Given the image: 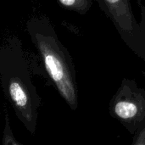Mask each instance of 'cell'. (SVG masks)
Returning a JSON list of instances; mask_svg holds the SVG:
<instances>
[{"instance_id": "6da1fadb", "label": "cell", "mask_w": 145, "mask_h": 145, "mask_svg": "<svg viewBox=\"0 0 145 145\" xmlns=\"http://www.w3.org/2000/svg\"><path fill=\"white\" fill-rule=\"evenodd\" d=\"M0 78L3 93L17 118L34 135L42 99L31 80L27 54L15 35L7 37L1 45Z\"/></svg>"}, {"instance_id": "7a4b0ae2", "label": "cell", "mask_w": 145, "mask_h": 145, "mask_svg": "<svg viewBox=\"0 0 145 145\" xmlns=\"http://www.w3.org/2000/svg\"><path fill=\"white\" fill-rule=\"evenodd\" d=\"M25 27L48 80L68 106L76 110L78 88L75 64L49 18L43 14L32 16Z\"/></svg>"}, {"instance_id": "3957f363", "label": "cell", "mask_w": 145, "mask_h": 145, "mask_svg": "<svg viewBox=\"0 0 145 145\" xmlns=\"http://www.w3.org/2000/svg\"><path fill=\"white\" fill-rule=\"evenodd\" d=\"M124 43L145 62V21L138 20L132 0H96ZM141 8L143 0H135Z\"/></svg>"}, {"instance_id": "277c9868", "label": "cell", "mask_w": 145, "mask_h": 145, "mask_svg": "<svg viewBox=\"0 0 145 145\" xmlns=\"http://www.w3.org/2000/svg\"><path fill=\"white\" fill-rule=\"evenodd\" d=\"M109 113L134 135L145 122V90L124 78L109 103Z\"/></svg>"}, {"instance_id": "5b68a950", "label": "cell", "mask_w": 145, "mask_h": 145, "mask_svg": "<svg viewBox=\"0 0 145 145\" xmlns=\"http://www.w3.org/2000/svg\"><path fill=\"white\" fill-rule=\"evenodd\" d=\"M65 9L76 12L81 15L86 14L93 5V0H57Z\"/></svg>"}, {"instance_id": "8992f818", "label": "cell", "mask_w": 145, "mask_h": 145, "mask_svg": "<svg viewBox=\"0 0 145 145\" xmlns=\"http://www.w3.org/2000/svg\"><path fill=\"white\" fill-rule=\"evenodd\" d=\"M5 113V126L3 129V145H23L22 143L19 142L14 136V133L12 132L10 122H9V117L7 109H4Z\"/></svg>"}, {"instance_id": "52a82bcc", "label": "cell", "mask_w": 145, "mask_h": 145, "mask_svg": "<svg viewBox=\"0 0 145 145\" xmlns=\"http://www.w3.org/2000/svg\"><path fill=\"white\" fill-rule=\"evenodd\" d=\"M133 144L145 145V122L138 130V132L134 134Z\"/></svg>"}]
</instances>
